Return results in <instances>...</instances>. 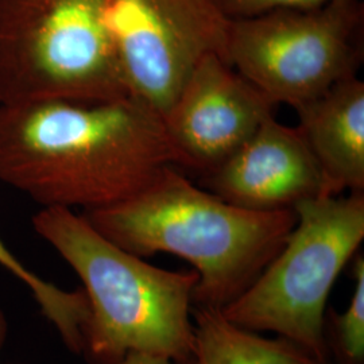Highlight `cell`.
<instances>
[{"label":"cell","instance_id":"obj_1","mask_svg":"<svg viewBox=\"0 0 364 364\" xmlns=\"http://www.w3.org/2000/svg\"><path fill=\"white\" fill-rule=\"evenodd\" d=\"M182 166L164 119L141 100L0 105V181L42 208H105Z\"/></svg>","mask_w":364,"mask_h":364},{"label":"cell","instance_id":"obj_2","mask_svg":"<svg viewBox=\"0 0 364 364\" xmlns=\"http://www.w3.org/2000/svg\"><path fill=\"white\" fill-rule=\"evenodd\" d=\"M119 247L141 258L171 254L193 266V306L224 309L285 245L294 209L240 208L166 166L144 189L111 207L81 213Z\"/></svg>","mask_w":364,"mask_h":364},{"label":"cell","instance_id":"obj_3","mask_svg":"<svg viewBox=\"0 0 364 364\" xmlns=\"http://www.w3.org/2000/svg\"><path fill=\"white\" fill-rule=\"evenodd\" d=\"M36 232L77 274L88 299L84 351L93 364H117L130 352L180 364L193 347L195 270L170 272L108 240L81 213L42 208Z\"/></svg>","mask_w":364,"mask_h":364},{"label":"cell","instance_id":"obj_4","mask_svg":"<svg viewBox=\"0 0 364 364\" xmlns=\"http://www.w3.org/2000/svg\"><path fill=\"white\" fill-rule=\"evenodd\" d=\"M114 6L115 0H0V105L130 96Z\"/></svg>","mask_w":364,"mask_h":364},{"label":"cell","instance_id":"obj_5","mask_svg":"<svg viewBox=\"0 0 364 364\" xmlns=\"http://www.w3.org/2000/svg\"><path fill=\"white\" fill-rule=\"evenodd\" d=\"M297 223L255 282L223 314L257 333L273 332L329 364L326 304L364 239V192L318 196L294 207Z\"/></svg>","mask_w":364,"mask_h":364},{"label":"cell","instance_id":"obj_6","mask_svg":"<svg viewBox=\"0 0 364 364\" xmlns=\"http://www.w3.org/2000/svg\"><path fill=\"white\" fill-rule=\"evenodd\" d=\"M223 58L274 105L296 109L356 77L364 60L362 0L228 21Z\"/></svg>","mask_w":364,"mask_h":364},{"label":"cell","instance_id":"obj_7","mask_svg":"<svg viewBox=\"0 0 364 364\" xmlns=\"http://www.w3.org/2000/svg\"><path fill=\"white\" fill-rule=\"evenodd\" d=\"M227 26L210 0H115L114 36L129 95L164 117L198 61L223 57Z\"/></svg>","mask_w":364,"mask_h":364},{"label":"cell","instance_id":"obj_8","mask_svg":"<svg viewBox=\"0 0 364 364\" xmlns=\"http://www.w3.org/2000/svg\"><path fill=\"white\" fill-rule=\"evenodd\" d=\"M278 105L220 54L203 57L162 117L182 168L204 174L246 144Z\"/></svg>","mask_w":364,"mask_h":364},{"label":"cell","instance_id":"obj_9","mask_svg":"<svg viewBox=\"0 0 364 364\" xmlns=\"http://www.w3.org/2000/svg\"><path fill=\"white\" fill-rule=\"evenodd\" d=\"M205 189L240 208L273 212L328 196L321 169L299 127L267 117L216 169Z\"/></svg>","mask_w":364,"mask_h":364},{"label":"cell","instance_id":"obj_10","mask_svg":"<svg viewBox=\"0 0 364 364\" xmlns=\"http://www.w3.org/2000/svg\"><path fill=\"white\" fill-rule=\"evenodd\" d=\"M299 130L312 150L328 196L364 192V82L340 81L296 108Z\"/></svg>","mask_w":364,"mask_h":364},{"label":"cell","instance_id":"obj_11","mask_svg":"<svg viewBox=\"0 0 364 364\" xmlns=\"http://www.w3.org/2000/svg\"><path fill=\"white\" fill-rule=\"evenodd\" d=\"M192 318L193 347L180 364H328L287 338L236 326L221 309L193 306Z\"/></svg>","mask_w":364,"mask_h":364},{"label":"cell","instance_id":"obj_12","mask_svg":"<svg viewBox=\"0 0 364 364\" xmlns=\"http://www.w3.org/2000/svg\"><path fill=\"white\" fill-rule=\"evenodd\" d=\"M0 266L27 287L38 304L42 314L50 323H60L70 313L75 305V293L53 285L41 278L18 259L0 239Z\"/></svg>","mask_w":364,"mask_h":364},{"label":"cell","instance_id":"obj_13","mask_svg":"<svg viewBox=\"0 0 364 364\" xmlns=\"http://www.w3.org/2000/svg\"><path fill=\"white\" fill-rule=\"evenodd\" d=\"M355 290L346 312L332 314L335 340L340 356L348 364L364 360V258L359 255L353 263Z\"/></svg>","mask_w":364,"mask_h":364},{"label":"cell","instance_id":"obj_14","mask_svg":"<svg viewBox=\"0 0 364 364\" xmlns=\"http://www.w3.org/2000/svg\"><path fill=\"white\" fill-rule=\"evenodd\" d=\"M227 21H240L281 10L314 9L336 0H210Z\"/></svg>","mask_w":364,"mask_h":364},{"label":"cell","instance_id":"obj_15","mask_svg":"<svg viewBox=\"0 0 364 364\" xmlns=\"http://www.w3.org/2000/svg\"><path fill=\"white\" fill-rule=\"evenodd\" d=\"M117 364H173L168 358L144 352H130Z\"/></svg>","mask_w":364,"mask_h":364},{"label":"cell","instance_id":"obj_16","mask_svg":"<svg viewBox=\"0 0 364 364\" xmlns=\"http://www.w3.org/2000/svg\"><path fill=\"white\" fill-rule=\"evenodd\" d=\"M7 331H9L7 318H6V314L3 312V309L0 308V351H1L6 338H7Z\"/></svg>","mask_w":364,"mask_h":364}]
</instances>
